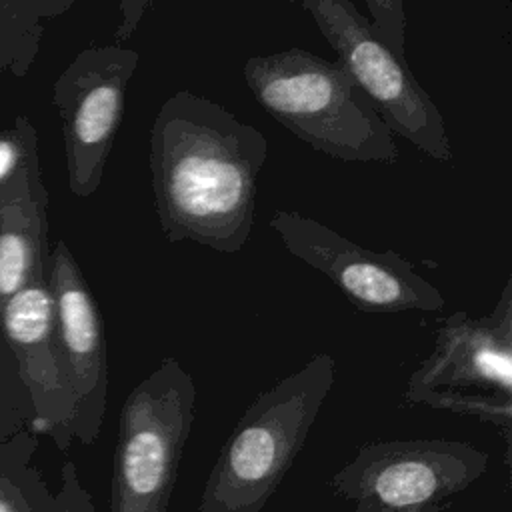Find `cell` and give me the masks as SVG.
Listing matches in <instances>:
<instances>
[{
  "label": "cell",
  "instance_id": "obj_18",
  "mask_svg": "<svg viewBox=\"0 0 512 512\" xmlns=\"http://www.w3.org/2000/svg\"><path fill=\"white\" fill-rule=\"evenodd\" d=\"M0 512H16L14 506L10 504V500L0 492Z\"/></svg>",
  "mask_w": 512,
  "mask_h": 512
},
{
  "label": "cell",
  "instance_id": "obj_11",
  "mask_svg": "<svg viewBox=\"0 0 512 512\" xmlns=\"http://www.w3.org/2000/svg\"><path fill=\"white\" fill-rule=\"evenodd\" d=\"M56 334L76 400L74 438L92 444L108 400V350L98 302L68 244L58 240L48 256Z\"/></svg>",
  "mask_w": 512,
  "mask_h": 512
},
{
  "label": "cell",
  "instance_id": "obj_16",
  "mask_svg": "<svg viewBox=\"0 0 512 512\" xmlns=\"http://www.w3.org/2000/svg\"><path fill=\"white\" fill-rule=\"evenodd\" d=\"M34 146H38V136L30 120L24 116H18L12 128L0 132V184L18 170Z\"/></svg>",
  "mask_w": 512,
  "mask_h": 512
},
{
  "label": "cell",
  "instance_id": "obj_8",
  "mask_svg": "<svg viewBox=\"0 0 512 512\" xmlns=\"http://www.w3.org/2000/svg\"><path fill=\"white\" fill-rule=\"evenodd\" d=\"M270 228L292 256L328 276L360 312H436L446 304L416 264L394 250L364 248L296 210H276Z\"/></svg>",
  "mask_w": 512,
  "mask_h": 512
},
{
  "label": "cell",
  "instance_id": "obj_9",
  "mask_svg": "<svg viewBox=\"0 0 512 512\" xmlns=\"http://www.w3.org/2000/svg\"><path fill=\"white\" fill-rule=\"evenodd\" d=\"M138 62L140 54L120 44L88 46L54 80L68 188L78 198H90L102 184Z\"/></svg>",
  "mask_w": 512,
  "mask_h": 512
},
{
  "label": "cell",
  "instance_id": "obj_17",
  "mask_svg": "<svg viewBox=\"0 0 512 512\" xmlns=\"http://www.w3.org/2000/svg\"><path fill=\"white\" fill-rule=\"evenodd\" d=\"M152 6V0H122L120 2V24L116 28V40H128L138 28L144 12Z\"/></svg>",
  "mask_w": 512,
  "mask_h": 512
},
{
  "label": "cell",
  "instance_id": "obj_2",
  "mask_svg": "<svg viewBox=\"0 0 512 512\" xmlns=\"http://www.w3.org/2000/svg\"><path fill=\"white\" fill-rule=\"evenodd\" d=\"M242 76L260 108L310 148L342 162H398L392 132L338 60L286 48L250 56Z\"/></svg>",
  "mask_w": 512,
  "mask_h": 512
},
{
  "label": "cell",
  "instance_id": "obj_10",
  "mask_svg": "<svg viewBox=\"0 0 512 512\" xmlns=\"http://www.w3.org/2000/svg\"><path fill=\"white\" fill-rule=\"evenodd\" d=\"M0 330L30 396L32 428L50 432L60 448H66L74 438L76 400L56 334L48 276L34 280L2 306Z\"/></svg>",
  "mask_w": 512,
  "mask_h": 512
},
{
  "label": "cell",
  "instance_id": "obj_12",
  "mask_svg": "<svg viewBox=\"0 0 512 512\" xmlns=\"http://www.w3.org/2000/svg\"><path fill=\"white\" fill-rule=\"evenodd\" d=\"M48 192L38 146L0 184V310L28 284L48 276Z\"/></svg>",
  "mask_w": 512,
  "mask_h": 512
},
{
  "label": "cell",
  "instance_id": "obj_6",
  "mask_svg": "<svg viewBox=\"0 0 512 512\" xmlns=\"http://www.w3.org/2000/svg\"><path fill=\"white\" fill-rule=\"evenodd\" d=\"M488 462V452L460 440L366 442L332 474L330 488L354 512H442Z\"/></svg>",
  "mask_w": 512,
  "mask_h": 512
},
{
  "label": "cell",
  "instance_id": "obj_15",
  "mask_svg": "<svg viewBox=\"0 0 512 512\" xmlns=\"http://www.w3.org/2000/svg\"><path fill=\"white\" fill-rule=\"evenodd\" d=\"M0 414H16L18 418H34L30 396L22 384L16 358L0 330Z\"/></svg>",
  "mask_w": 512,
  "mask_h": 512
},
{
  "label": "cell",
  "instance_id": "obj_7",
  "mask_svg": "<svg viewBox=\"0 0 512 512\" xmlns=\"http://www.w3.org/2000/svg\"><path fill=\"white\" fill-rule=\"evenodd\" d=\"M302 8L386 128L428 158L452 162L454 152L440 108L410 72L406 58L394 56L374 36L358 6L348 0H304Z\"/></svg>",
  "mask_w": 512,
  "mask_h": 512
},
{
  "label": "cell",
  "instance_id": "obj_1",
  "mask_svg": "<svg viewBox=\"0 0 512 512\" xmlns=\"http://www.w3.org/2000/svg\"><path fill=\"white\" fill-rule=\"evenodd\" d=\"M268 140L218 102L178 90L148 132V166L160 230L170 244L194 242L236 254L254 228L258 176Z\"/></svg>",
  "mask_w": 512,
  "mask_h": 512
},
{
  "label": "cell",
  "instance_id": "obj_13",
  "mask_svg": "<svg viewBox=\"0 0 512 512\" xmlns=\"http://www.w3.org/2000/svg\"><path fill=\"white\" fill-rule=\"evenodd\" d=\"M72 6L66 2H4L0 4V68H14L16 76L30 68L42 36V20Z\"/></svg>",
  "mask_w": 512,
  "mask_h": 512
},
{
  "label": "cell",
  "instance_id": "obj_4",
  "mask_svg": "<svg viewBox=\"0 0 512 512\" xmlns=\"http://www.w3.org/2000/svg\"><path fill=\"white\" fill-rule=\"evenodd\" d=\"M402 402L478 418L512 448V278L486 316L442 318L432 352L406 382Z\"/></svg>",
  "mask_w": 512,
  "mask_h": 512
},
{
  "label": "cell",
  "instance_id": "obj_3",
  "mask_svg": "<svg viewBox=\"0 0 512 512\" xmlns=\"http://www.w3.org/2000/svg\"><path fill=\"white\" fill-rule=\"evenodd\" d=\"M334 382V356L316 352L260 392L224 440L198 512H260L304 448Z\"/></svg>",
  "mask_w": 512,
  "mask_h": 512
},
{
  "label": "cell",
  "instance_id": "obj_14",
  "mask_svg": "<svg viewBox=\"0 0 512 512\" xmlns=\"http://www.w3.org/2000/svg\"><path fill=\"white\" fill-rule=\"evenodd\" d=\"M370 28L374 36L398 58H406V14L402 0H366Z\"/></svg>",
  "mask_w": 512,
  "mask_h": 512
},
{
  "label": "cell",
  "instance_id": "obj_5",
  "mask_svg": "<svg viewBox=\"0 0 512 512\" xmlns=\"http://www.w3.org/2000/svg\"><path fill=\"white\" fill-rule=\"evenodd\" d=\"M194 414V378L176 358L166 356L120 408L110 512L168 510Z\"/></svg>",
  "mask_w": 512,
  "mask_h": 512
}]
</instances>
